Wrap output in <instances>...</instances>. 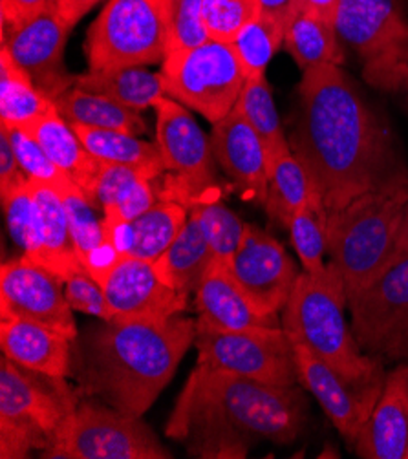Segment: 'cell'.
<instances>
[{
	"instance_id": "6da1fadb",
	"label": "cell",
	"mask_w": 408,
	"mask_h": 459,
	"mask_svg": "<svg viewBox=\"0 0 408 459\" xmlns=\"http://www.w3.org/2000/svg\"><path fill=\"white\" fill-rule=\"evenodd\" d=\"M290 145L311 176L326 214L404 170L388 132L335 65L302 72Z\"/></svg>"
},
{
	"instance_id": "7a4b0ae2",
	"label": "cell",
	"mask_w": 408,
	"mask_h": 459,
	"mask_svg": "<svg viewBox=\"0 0 408 459\" xmlns=\"http://www.w3.org/2000/svg\"><path fill=\"white\" fill-rule=\"evenodd\" d=\"M304 395L198 364L181 390L165 434L204 459H242L258 441L286 445L304 425Z\"/></svg>"
},
{
	"instance_id": "3957f363",
	"label": "cell",
	"mask_w": 408,
	"mask_h": 459,
	"mask_svg": "<svg viewBox=\"0 0 408 459\" xmlns=\"http://www.w3.org/2000/svg\"><path fill=\"white\" fill-rule=\"evenodd\" d=\"M198 325L186 316H114L90 337L88 390L128 416L143 418L195 344Z\"/></svg>"
},
{
	"instance_id": "277c9868",
	"label": "cell",
	"mask_w": 408,
	"mask_h": 459,
	"mask_svg": "<svg viewBox=\"0 0 408 459\" xmlns=\"http://www.w3.org/2000/svg\"><path fill=\"white\" fill-rule=\"evenodd\" d=\"M346 286L339 269L330 262L323 274L300 273L282 309L281 325L290 341L304 344L341 377L357 386L383 383L381 366L362 353L346 323Z\"/></svg>"
},
{
	"instance_id": "5b68a950",
	"label": "cell",
	"mask_w": 408,
	"mask_h": 459,
	"mask_svg": "<svg viewBox=\"0 0 408 459\" xmlns=\"http://www.w3.org/2000/svg\"><path fill=\"white\" fill-rule=\"evenodd\" d=\"M408 202V170L326 214L328 255L346 295L365 288L392 258Z\"/></svg>"
},
{
	"instance_id": "8992f818",
	"label": "cell",
	"mask_w": 408,
	"mask_h": 459,
	"mask_svg": "<svg viewBox=\"0 0 408 459\" xmlns=\"http://www.w3.org/2000/svg\"><path fill=\"white\" fill-rule=\"evenodd\" d=\"M77 408L63 379L42 383L37 372L0 359V457L24 459L48 450Z\"/></svg>"
},
{
	"instance_id": "52a82bcc",
	"label": "cell",
	"mask_w": 408,
	"mask_h": 459,
	"mask_svg": "<svg viewBox=\"0 0 408 459\" xmlns=\"http://www.w3.org/2000/svg\"><path fill=\"white\" fill-rule=\"evenodd\" d=\"M170 0H109L88 28L84 54L92 72L163 63Z\"/></svg>"
},
{
	"instance_id": "ba28073f",
	"label": "cell",
	"mask_w": 408,
	"mask_h": 459,
	"mask_svg": "<svg viewBox=\"0 0 408 459\" xmlns=\"http://www.w3.org/2000/svg\"><path fill=\"white\" fill-rule=\"evenodd\" d=\"M334 24L341 42L362 61L365 79L399 90L408 57V17L401 0H339Z\"/></svg>"
},
{
	"instance_id": "9c48e42d",
	"label": "cell",
	"mask_w": 408,
	"mask_h": 459,
	"mask_svg": "<svg viewBox=\"0 0 408 459\" xmlns=\"http://www.w3.org/2000/svg\"><path fill=\"white\" fill-rule=\"evenodd\" d=\"M161 74L167 96L213 125L235 108L246 82L233 46L214 39L191 50L167 54Z\"/></svg>"
},
{
	"instance_id": "30bf717a",
	"label": "cell",
	"mask_w": 408,
	"mask_h": 459,
	"mask_svg": "<svg viewBox=\"0 0 408 459\" xmlns=\"http://www.w3.org/2000/svg\"><path fill=\"white\" fill-rule=\"evenodd\" d=\"M42 457L56 459H169V450L143 418L98 403H81Z\"/></svg>"
},
{
	"instance_id": "8fae6325",
	"label": "cell",
	"mask_w": 408,
	"mask_h": 459,
	"mask_svg": "<svg viewBox=\"0 0 408 459\" xmlns=\"http://www.w3.org/2000/svg\"><path fill=\"white\" fill-rule=\"evenodd\" d=\"M156 145L161 152L167 179L160 200H172L184 207L218 196L214 181V152L211 137L204 134L186 105L163 98L156 107Z\"/></svg>"
},
{
	"instance_id": "7c38bea8",
	"label": "cell",
	"mask_w": 408,
	"mask_h": 459,
	"mask_svg": "<svg viewBox=\"0 0 408 459\" xmlns=\"http://www.w3.org/2000/svg\"><path fill=\"white\" fill-rule=\"evenodd\" d=\"M352 332L359 346L378 355H408V253L392 255L359 291L348 295Z\"/></svg>"
},
{
	"instance_id": "4fadbf2b",
	"label": "cell",
	"mask_w": 408,
	"mask_h": 459,
	"mask_svg": "<svg viewBox=\"0 0 408 459\" xmlns=\"http://www.w3.org/2000/svg\"><path fill=\"white\" fill-rule=\"evenodd\" d=\"M198 364L277 386L299 383L293 346L282 326L242 332L198 330Z\"/></svg>"
},
{
	"instance_id": "5bb4252c",
	"label": "cell",
	"mask_w": 408,
	"mask_h": 459,
	"mask_svg": "<svg viewBox=\"0 0 408 459\" xmlns=\"http://www.w3.org/2000/svg\"><path fill=\"white\" fill-rule=\"evenodd\" d=\"M228 265L251 304L271 316L284 309L300 274L284 246L251 223Z\"/></svg>"
},
{
	"instance_id": "9a60e30c",
	"label": "cell",
	"mask_w": 408,
	"mask_h": 459,
	"mask_svg": "<svg viewBox=\"0 0 408 459\" xmlns=\"http://www.w3.org/2000/svg\"><path fill=\"white\" fill-rule=\"evenodd\" d=\"M72 28L61 19L54 3L30 21L3 30V48L52 101L75 84L65 66V48Z\"/></svg>"
},
{
	"instance_id": "2e32d148",
	"label": "cell",
	"mask_w": 408,
	"mask_h": 459,
	"mask_svg": "<svg viewBox=\"0 0 408 459\" xmlns=\"http://www.w3.org/2000/svg\"><path fill=\"white\" fill-rule=\"evenodd\" d=\"M63 281L30 256L12 258L0 267V306L4 316L28 318L50 326L72 341L77 337L72 306Z\"/></svg>"
},
{
	"instance_id": "e0dca14e",
	"label": "cell",
	"mask_w": 408,
	"mask_h": 459,
	"mask_svg": "<svg viewBox=\"0 0 408 459\" xmlns=\"http://www.w3.org/2000/svg\"><path fill=\"white\" fill-rule=\"evenodd\" d=\"M291 346L299 383L319 401L339 434L353 445L362 425L372 414L385 383L369 386L352 385L304 344L291 341Z\"/></svg>"
},
{
	"instance_id": "ac0fdd59",
	"label": "cell",
	"mask_w": 408,
	"mask_h": 459,
	"mask_svg": "<svg viewBox=\"0 0 408 459\" xmlns=\"http://www.w3.org/2000/svg\"><path fill=\"white\" fill-rule=\"evenodd\" d=\"M98 282L116 316L165 318L187 307V297L167 286L154 262L143 258L119 255Z\"/></svg>"
},
{
	"instance_id": "d6986e66",
	"label": "cell",
	"mask_w": 408,
	"mask_h": 459,
	"mask_svg": "<svg viewBox=\"0 0 408 459\" xmlns=\"http://www.w3.org/2000/svg\"><path fill=\"white\" fill-rule=\"evenodd\" d=\"M211 145L216 163L235 181L244 198L264 205L269 189V158L255 128L233 108L213 125Z\"/></svg>"
},
{
	"instance_id": "ffe728a7",
	"label": "cell",
	"mask_w": 408,
	"mask_h": 459,
	"mask_svg": "<svg viewBox=\"0 0 408 459\" xmlns=\"http://www.w3.org/2000/svg\"><path fill=\"white\" fill-rule=\"evenodd\" d=\"M198 330L242 332L282 326L277 316L260 313L233 279L228 262L213 260L195 291Z\"/></svg>"
},
{
	"instance_id": "44dd1931",
	"label": "cell",
	"mask_w": 408,
	"mask_h": 459,
	"mask_svg": "<svg viewBox=\"0 0 408 459\" xmlns=\"http://www.w3.org/2000/svg\"><path fill=\"white\" fill-rule=\"evenodd\" d=\"M353 448L365 459H406L408 450V364L386 377L383 392L362 425Z\"/></svg>"
},
{
	"instance_id": "7402d4cb",
	"label": "cell",
	"mask_w": 408,
	"mask_h": 459,
	"mask_svg": "<svg viewBox=\"0 0 408 459\" xmlns=\"http://www.w3.org/2000/svg\"><path fill=\"white\" fill-rule=\"evenodd\" d=\"M72 339L28 318L4 316L0 320L3 355L22 368L65 379L72 372Z\"/></svg>"
},
{
	"instance_id": "603a6c76",
	"label": "cell",
	"mask_w": 408,
	"mask_h": 459,
	"mask_svg": "<svg viewBox=\"0 0 408 459\" xmlns=\"http://www.w3.org/2000/svg\"><path fill=\"white\" fill-rule=\"evenodd\" d=\"M30 189L35 200L37 221L33 249L26 256L66 282L77 269L84 265L81 264L72 240L63 198L57 187L47 186V183L30 181Z\"/></svg>"
},
{
	"instance_id": "cb8c5ba5",
	"label": "cell",
	"mask_w": 408,
	"mask_h": 459,
	"mask_svg": "<svg viewBox=\"0 0 408 459\" xmlns=\"http://www.w3.org/2000/svg\"><path fill=\"white\" fill-rule=\"evenodd\" d=\"M187 218V207L172 200H160L142 216L110 231L109 240L119 255L158 262L184 229Z\"/></svg>"
},
{
	"instance_id": "d4e9b609",
	"label": "cell",
	"mask_w": 408,
	"mask_h": 459,
	"mask_svg": "<svg viewBox=\"0 0 408 459\" xmlns=\"http://www.w3.org/2000/svg\"><path fill=\"white\" fill-rule=\"evenodd\" d=\"M28 132L66 178L96 204V187L103 163L86 151L72 125L59 114L57 107L28 128Z\"/></svg>"
},
{
	"instance_id": "484cf974",
	"label": "cell",
	"mask_w": 408,
	"mask_h": 459,
	"mask_svg": "<svg viewBox=\"0 0 408 459\" xmlns=\"http://www.w3.org/2000/svg\"><path fill=\"white\" fill-rule=\"evenodd\" d=\"M57 191L66 209L77 256L84 269L98 281L119 256L117 249L109 240L103 216L96 212L98 205L68 178L57 186Z\"/></svg>"
},
{
	"instance_id": "4316f807",
	"label": "cell",
	"mask_w": 408,
	"mask_h": 459,
	"mask_svg": "<svg viewBox=\"0 0 408 459\" xmlns=\"http://www.w3.org/2000/svg\"><path fill=\"white\" fill-rule=\"evenodd\" d=\"M96 204L103 211L107 235L135 220L156 204L152 181L128 167L101 165Z\"/></svg>"
},
{
	"instance_id": "83f0119b",
	"label": "cell",
	"mask_w": 408,
	"mask_h": 459,
	"mask_svg": "<svg viewBox=\"0 0 408 459\" xmlns=\"http://www.w3.org/2000/svg\"><path fill=\"white\" fill-rule=\"evenodd\" d=\"M72 128L86 151L103 165L128 167L151 181L158 179L165 172L158 145L142 140L140 135L82 125H72Z\"/></svg>"
},
{
	"instance_id": "f1b7e54d",
	"label": "cell",
	"mask_w": 408,
	"mask_h": 459,
	"mask_svg": "<svg viewBox=\"0 0 408 459\" xmlns=\"http://www.w3.org/2000/svg\"><path fill=\"white\" fill-rule=\"evenodd\" d=\"M75 86L107 96L135 112L156 107L167 98L163 74L149 72L145 66H126L107 72L88 70L86 74L75 75Z\"/></svg>"
},
{
	"instance_id": "f546056e",
	"label": "cell",
	"mask_w": 408,
	"mask_h": 459,
	"mask_svg": "<svg viewBox=\"0 0 408 459\" xmlns=\"http://www.w3.org/2000/svg\"><path fill=\"white\" fill-rule=\"evenodd\" d=\"M214 260L202 225L189 212V218L170 247L161 255L154 267L161 281L178 293L189 297L196 291L205 271Z\"/></svg>"
},
{
	"instance_id": "4dcf8cb0",
	"label": "cell",
	"mask_w": 408,
	"mask_h": 459,
	"mask_svg": "<svg viewBox=\"0 0 408 459\" xmlns=\"http://www.w3.org/2000/svg\"><path fill=\"white\" fill-rule=\"evenodd\" d=\"M54 108L56 101L42 94L8 50L0 48V126L28 130Z\"/></svg>"
},
{
	"instance_id": "1f68e13d",
	"label": "cell",
	"mask_w": 408,
	"mask_h": 459,
	"mask_svg": "<svg viewBox=\"0 0 408 459\" xmlns=\"http://www.w3.org/2000/svg\"><path fill=\"white\" fill-rule=\"evenodd\" d=\"M284 50L302 72L326 65L341 66L344 61L335 24L304 10H299L286 26Z\"/></svg>"
},
{
	"instance_id": "d6a6232c",
	"label": "cell",
	"mask_w": 408,
	"mask_h": 459,
	"mask_svg": "<svg viewBox=\"0 0 408 459\" xmlns=\"http://www.w3.org/2000/svg\"><path fill=\"white\" fill-rule=\"evenodd\" d=\"M313 204L323 205L321 196L293 151L277 156L269 163V189L264 207L271 220H277L288 229L291 216Z\"/></svg>"
},
{
	"instance_id": "836d02e7",
	"label": "cell",
	"mask_w": 408,
	"mask_h": 459,
	"mask_svg": "<svg viewBox=\"0 0 408 459\" xmlns=\"http://www.w3.org/2000/svg\"><path fill=\"white\" fill-rule=\"evenodd\" d=\"M56 107L70 125L121 130L134 135L147 130L142 112L126 108L107 96L94 94L75 84L56 100Z\"/></svg>"
},
{
	"instance_id": "e575fe53",
	"label": "cell",
	"mask_w": 408,
	"mask_h": 459,
	"mask_svg": "<svg viewBox=\"0 0 408 459\" xmlns=\"http://www.w3.org/2000/svg\"><path fill=\"white\" fill-rule=\"evenodd\" d=\"M235 110L255 128L260 140L265 145L269 163L277 156L291 151L290 140L284 134L281 116L271 94L269 82L265 77L246 79Z\"/></svg>"
},
{
	"instance_id": "d590c367",
	"label": "cell",
	"mask_w": 408,
	"mask_h": 459,
	"mask_svg": "<svg viewBox=\"0 0 408 459\" xmlns=\"http://www.w3.org/2000/svg\"><path fill=\"white\" fill-rule=\"evenodd\" d=\"M284 35L286 24L264 12L239 33L231 46L246 79L265 77L269 63L281 48H284Z\"/></svg>"
},
{
	"instance_id": "8d00e7d4",
	"label": "cell",
	"mask_w": 408,
	"mask_h": 459,
	"mask_svg": "<svg viewBox=\"0 0 408 459\" xmlns=\"http://www.w3.org/2000/svg\"><path fill=\"white\" fill-rule=\"evenodd\" d=\"M187 211L200 221L214 260L230 262L244 238L247 223H244L237 212L220 202L218 196L200 200Z\"/></svg>"
},
{
	"instance_id": "74e56055",
	"label": "cell",
	"mask_w": 408,
	"mask_h": 459,
	"mask_svg": "<svg viewBox=\"0 0 408 459\" xmlns=\"http://www.w3.org/2000/svg\"><path fill=\"white\" fill-rule=\"evenodd\" d=\"M288 231L304 271L309 274H323L328 269L325 262L328 253L326 209L321 204L302 207L291 216Z\"/></svg>"
},
{
	"instance_id": "f35d334b",
	"label": "cell",
	"mask_w": 408,
	"mask_h": 459,
	"mask_svg": "<svg viewBox=\"0 0 408 459\" xmlns=\"http://www.w3.org/2000/svg\"><path fill=\"white\" fill-rule=\"evenodd\" d=\"M262 12L260 0H204V22L209 37L230 44Z\"/></svg>"
},
{
	"instance_id": "ab89813d",
	"label": "cell",
	"mask_w": 408,
	"mask_h": 459,
	"mask_svg": "<svg viewBox=\"0 0 408 459\" xmlns=\"http://www.w3.org/2000/svg\"><path fill=\"white\" fill-rule=\"evenodd\" d=\"M209 39L204 22V0H170L167 54L196 48Z\"/></svg>"
},
{
	"instance_id": "60d3db41",
	"label": "cell",
	"mask_w": 408,
	"mask_h": 459,
	"mask_svg": "<svg viewBox=\"0 0 408 459\" xmlns=\"http://www.w3.org/2000/svg\"><path fill=\"white\" fill-rule=\"evenodd\" d=\"M0 200H3V211L12 240L17 247H21L22 255H30L35 242L37 221V209L30 189V181L26 179L6 195H0Z\"/></svg>"
},
{
	"instance_id": "b9f144b4",
	"label": "cell",
	"mask_w": 408,
	"mask_h": 459,
	"mask_svg": "<svg viewBox=\"0 0 408 459\" xmlns=\"http://www.w3.org/2000/svg\"><path fill=\"white\" fill-rule=\"evenodd\" d=\"M6 132L19 165L30 181L47 183V186L54 187L61 186L66 179V174L50 160V156L44 152V149L28 130L6 128Z\"/></svg>"
},
{
	"instance_id": "7bdbcfd3",
	"label": "cell",
	"mask_w": 408,
	"mask_h": 459,
	"mask_svg": "<svg viewBox=\"0 0 408 459\" xmlns=\"http://www.w3.org/2000/svg\"><path fill=\"white\" fill-rule=\"evenodd\" d=\"M65 295L74 311H81L103 320H112L116 316L107 300L103 286L84 267L77 269L65 282Z\"/></svg>"
},
{
	"instance_id": "ee69618b",
	"label": "cell",
	"mask_w": 408,
	"mask_h": 459,
	"mask_svg": "<svg viewBox=\"0 0 408 459\" xmlns=\"http://www.w3.org/2000/svg\"><path fill=\"white\" fill-rule=\"evenodd\" d=\"M26 179L28 178L24 176L10 143L8 132L4 126H0V195H6Z\"/></svg>"
},
{
	"instance_id": "f6af8a7d",
	"label": "cell",
	"mask_w": 408,
	"mask_h": 459,
	"mask_svg": "<svg viewBox=\"0 0 408 459\" xmlns=\"http://www.w3.org/2000/svg\"><path fill=\"white\" fill-rule=\"evenodd\" d=\"M50 4L52 0H0L3 30H10L30 21Z\"/></svg>"
},
{
	"instance_id": "bcb514c9",
	"label": "cell",
	"mask_w": 408,
	"mask_h": 459,
	"mask_svg": "<svg viewBox=\"0 0 408 459\" xmlns=\"http://www.w3.org/2000/svg\"><path fill=\"white\" fill-rule=\"evenodd\" d=\"M61 19L74 30V26L90 12L98 6L101 0H52Z\"/></svg>"
},
{
	"instance_id": "7dc6e473",
	"label": "cell",
	"mask_w": 408,
	"mask_h": 459,
	"mask_svg": "<svg viewBox=\"0 0 408 459\" xmlns=\"http://www.w3.org/2000/svg\"><path fill=\"white\" fill-rule=\"evenodd\" d=\"M264 13L277 17L286 26L291 21V17L299 12V0H260Z\"/></svg>"
},
{
	"instance_id": "c3c4849f",
	"label": "cell",
	"mask_w": 408,
	"mask_h": 459,
	"mask_svg": "<svg viewBox=\"0 0 408 459\" xmlns=\"http://www.w3.org/2000/svg\"><path fill=\"white\" fill-rule=\"evenodd\" d=\"M339 0H299V10L309 12L317 17H323L334 22Z\"/></svg>"
},
{
	"instance_id": "681fc988",
	"label": "cell",
	"mask_w": 408,
	"mask_h": 459,
	"mask_svg": "<svg viewBox=\"0 0 408 459\" xmlns=\"http://www.w3.org/2000/svg\"><path fill=\"white\" fill-rule=\"evenodd\" d=\"M408 253V202H406V209H404V216H403V223H401V231L395 242V249L394 255H404Z\"/></svg>"
},
{
	"instance_id": "f907efd6",
	"label": "cell",
	"mask_w": 408,
	"mask_h": 459,
	"mask_svg": "<svg viewBox=\"0 0 408 459\" xmlns=\"http://www.w3.org/2000/svg\"><path fill=\"white\" fill-rule=\"evenodd\" d=\"M399 90H404L406 100H408V57H406V63H404V66H403V72H401V82H399Z\"/></svg>"
},
{
	"instance_id": "816d5d0a",
	"label": "cell",
	"mask_w": 408,
	"mask_h": 459,
	"mask_svg": "<svg viewBox=\"0 0 408 459\" xmlns=\"http://www.w3.org/2000/svg\"><path fill=\"white\" fill-rule=\"evenodd\" d=\"M406 459H408V450H406Z\"/></svg>"
}]
</instances>
